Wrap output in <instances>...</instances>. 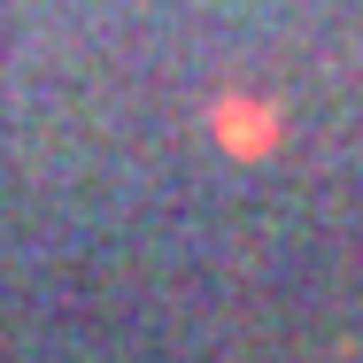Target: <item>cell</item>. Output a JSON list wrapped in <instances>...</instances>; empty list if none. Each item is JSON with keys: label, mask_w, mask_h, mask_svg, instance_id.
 Listing matches in <instances>:
<instances>
[{"label": "cell", "mask_w": 363, "mask_h": 363, "mask_svg": "<svg viewBox=\"0 0 363 363\" xmlns=\"http://www.w3.org/2000/svg\"><path fill=\"white\" fill-rule=\"evenodd\" d=\"M209 124H217V147H232V155H271L279 132H286V116L271 101H255V93H224L209 108Z\"/></svg>", "instance_id": "cell-1"}]
</instances>
